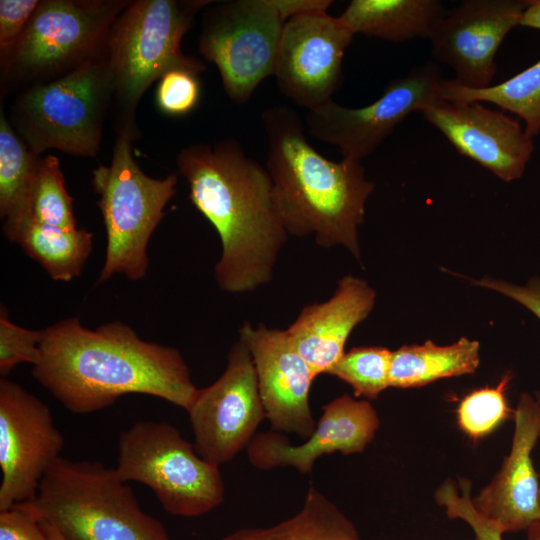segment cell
Here are the masks:
<instances>
[{
  "label": "cell",
  "instance_id": "obj_29",
  "mask_svg": "<svg viewBox=\"0 0 540 540\" xmlns=\"http://www.w3.org/2000/svg\"><path fill=\"white\" fill-rule=\"evenodd\" d=\"M511 376L505 374L496 387L475 390L461 401L457 413L461 429L473 438L494 430L509 415L505 390Z\"/></svg>",
  "mask_w": 540,
  "mask_h": 540
},
{
  "label": "cell",
  "instance_id": "obj_10",
  "mask_svg": "<svg viewBox=\"0 0 540 540\" xmlns=\"http://www.w3.org/2000/svg\"><path fill=\"white\" fill-rule=\"evenodd\" d=\"M219 467L203 459L194 443L167 422L138 421L119 436L118 476L149 487L172 515L197 517L223 503Z\"/></svg>",
  "mask_w": 540,
  "mask_h": 540
},
{
  "label": "cell",
  "instance_id": "obj_5",
  "mask_svg": "<svg viewBox=\"0 0 540 540\" xmlns=\"http://www.w3.org/2000/svg\"><path fill=\"white\" fill-rule=\"evenodd\" d=\"M29 501L39 521L66 540H171L115 468L98 461L60 457Z\"/></svg>",
  "mask_w": 540,
  "mask_h": 540
},
{
  "label": "cell",
  "instance_id": "obj_15",
  "mask_svg": "<svg viewBox=\"0 0 540 540\" xmlns=\"http://www.w3.org/2000/svg\"><path fill=\"white\" fill-rule=\"evenodd\" d=\"M527 0H465L436 23L429 40L432 54L467 88L492 85L496 53L507 34L520 26Z\"/></svg>",
  "mask_w": 540,
  "mask_h": 540
},
{
  "label": "cell",
  "instance_id": "obj_31",
  "mask_svg": "<svg viewBox=\"0 0 540 540\" xmlns=\"http://www.w3.org/2000/svg\"><path fill=\"white\" fill-rule=\"evenodd\" d=\"M460 490L459 493L455 483L449 479L436 490V501L445 508L447 516L465 521L474 531L476 540H502L503 531L500 527L474 507L470 496V481L461 479Z\"/></svg>",
  "mask_w": 540,
  "mask_h": 540
},
{
  "label": "cell",
  "instance_id": "obj_6",
  "mask_svg": "<svg viewBox=\"0 0 540 540\" xmlns=\"http://www.w3.org/2000/svg\"><path fill=\"white\" fill-rule=\"evenodd\" d=\"M112 96L113 79L104 52L52 81L18 93L8 120L36 156L57 149L95 157Z\"/></svg>",
  "mask_w": 540,
  "mask_h": 540
},
{
  "label": "cell",
  "instance_id": "obj_26",
  "mask_svg": "<svg viewBox=\"0 0 540 540\" xmlns=\"http://www.w3.org/2000/svg\"><path fill=\"white\" fill-rule=\"evenodd\" d=\"M440 96L450 102L492 103L520 118L532 138L540 133V59L508 80L481 89L443 79Z\"/></svg>",
  "mask_w": 540,
  "mask_h": 540
},
{
  "label": "cell",
  "instance_id": "obj_32",
  "mask_svg": "<svg viewBox=\"0 0 540 540\" xmlns=\"http://www.w3.org/2000/svg\"><path fill=\"white\" fill-rule=\"evenodd\" d=\"M42 330L18 326L8 318L5 308L0 313V374L6 377L20 363L35 365L40 359Z\"/></svg>",
  "mask_w": 540,
  "mask_h": 540
},
{
  "label": "cell",
  "instance_id": "obj_1",
  "mask_svg": "<svg viewBox=\"0 0 540 540\" xmlns=\"http://www.w3.org/2000/svg\"><path fill=\"white\" fill-rule=\"evenodd\" d=\"M32 376L75 414L103 410L133 393L188 411L199 390L176 348L143 340L119 321L90 330L78 317L42 330Z\"/></svg>",
  "mask_w": 540,
  "mask_h": 540
},
{
  "label": "cell",
  "instance_id": "obj_14",
  "mask_svg": "<svg viewBox=\"0 0 540 540\" xmlns=\"http://www.w3.org/2000/svg\"><path fill=\"white\" fill-rule=\"evenodd\" d=\"M354 36L339 17L326 11L289 18L274 72L280 92L308 111L333 100L343 84L342 62Z\"/></svg>",
  "mask_w": 540,
  "mask_h": 540
},
{
  "label": "cell",
  "instance_id": "obj_19",
  "mask_svg": "<svg viewBox=\"0 0 540 540\" xmlns=\"http://www.w3.org/2000/svg\"><path fill=\"white\" fill-rule=\"evenodd\" d=\"M514 419L509 455L493 480L472 498L479 513L503 533L527 530L540 521V484L531 459L540 436V410L533 396L520 395Z\"/></svg>",
  "mask_w": 540,
  "mask_h": 540
},
{
  "label": "cell",
  "instance_id": "obj_17",
  "mask_svg": "<svg viewBox=\"0 0 540 540\" xmlns=\"http://www.w3.org/2000/svg\"><path fill=\"white\" fill-rule=\"evenodd\" d=\"M239 339L250 351L260 397L272 428L307 439L316 428L309 404L316 376L287 331L244 323Z\"/></svg>",
  "mask_w": 540,
  "mask_h": 540
},
{
  "label": "cell",
  "instance_id": "obj_3",
  "mask_svg": "<svg viewBox=\"0 0 540 540\" xmlns=\"http://www.w3.org/2000/svg\"><path fill=\"white\" fill-rule=\"evenodd\" d=\"M267 139L266 168L278 214L288 234L313 235L323 248L345 247L360 260L358 227L374 182L360 161H332L307 140L305 122L289 106L261 114Z\"/></svg>",
  "mask_w": 540,
  "mask_h": 540
},
{
  "label": "cell",
  "instance_id": "obj_4",
  "mask_svg": "<svg viewBox=\"0 0 540 540\" xmlns=\"http://www.w3.org/2000/svg\"><path fill=\"white\" fill-rule=\"evenodd\" d=\"M212 0H134L114 21L105 54L113 79L110 114L116 136L136 140L140 130L136 109L154 81L174 68L199 74L206 70L199 59L185 55L181 41L196 15Z\"/></svg>",
  "mask_w": 540,
  "mask_h": 540
},
{
  "label": "cell",
  "instance_id": "obj_38",
  "mask_svg": "<svg viewBox=\"0 0 540 540\" xmlns=\"http://www.w3.org/2000/svg\"><path fill=\"white\" fill-rule=\"evenodd\" d=\"M527 540H540V521L535 522L527 529Z\"/></svg>",
  "mask_w": 540,
  "mask_h": 540
},
{
  "label": "cell",
  "instance_id": "obj_7",
  "mask_svg": "<svg viewBox=\"0 0 540 540\" xmlns=\"http://www.w3.org/2000/svg\"><path fill=\"white\" fill-rule=\"evenodd\" d=\"M133 141L126 135L116 136L111 163L99 164L92 172L107 241L97 284L114 274L132 281L146 275L149 240L176 192L177 174L159 179L142 171L133 155Z\"/></svg>",
  "mask_w": 540,
  "mask_h": 540
},
{
  "label": "cell",
  "instance_id": "obj_33",
  "mask_svg": "<svg viewBox=\"0 0 540 540\" xmlns=\"http://www.w3.org/2000/svg\"><path fill=\"white\" fill-rule=\"evenodd\" d=\"M38 0L0 1V63L4 62L23 34Z\"/></svg>",
  "mask_w": 540,
  "mask_h": 540
},
{
  "label": "cell",
  "instance_id": "obj_8",
  "mask_svg": "<svg viewBox=\"0 0 540 540\" xmlns=\"http://www.w3.org/2000/svg\"><path fill=\"white\" fill-rule=\"evenodd\" d=\"M126 0H41L8 58L1 95L49 82L105 52Z\"/></svg>",
  "mask_w": 540,
  "mask_h": 540
},
{
  "label": "cell",
  "instance_id": "obj_28",
  "mask_svg": "<svg viewBox=\"0 0 540 540\" xmlns=\"http://www.w3.org/2000/svg\"><path fill=\"white\" fill-rule=\"evenodd\" d=\"M392 351L384 347H356L345 352L328 374L350 385L355 396L377 399L390 387Z\"/></svg>",
  "mask_w": 540,
  "mask_h": 540
},
{
  "label": "cell",
  "instance_id": "obj_37",
  "mask_svg": "<svg viewBox=\"0 0 540 540\" xmlns=\"http://www.w3.org/2000/svg\"><path fill=\"white\" fill-rule=\"evenodd\" d=\"M40 524L49 540H66L63 535L53 526L41 522Z\"/></svg>",
  "mask_w": 540,
  "mask_h": 540
},
{
  "label": "cell",
  "instance_id": "obj_34",
  "mask_svg": "<svg viewBox=\"0 0 540 540\" xmlns=\"http://www.w3.org/2000/svg\"><path fill=\"white\" fill-rule=\"evenodd\" d=\"M0 540H49L29 500L0 511Z\"/></svg>",
  "mask_w": 540,
  "mask_h": 540
},
{
  "label": "cell",
  "instance_id": "obj_39",
  "mask_svg": "<svg viewBox=\"0 0 540 540\" xmlns=\"http://www.w3.org/2000/svg\"><path fill=\"white\" fill-rule=\"evenodd\" d=\"M539 504H540V488H539Z\"/></svg>",
  "mask_w": 540,
  "mask_h": 540
},
{
  "label": "cell",
  "instance_id": "obj_9",
  "mask_svg": "<svg viewBox=\"0 0 540 540\" xmlns=\"http://www.w3.org/2000/svg\"><path fill=\"white\" fill-rule=\"evenodd\" d=\"M310 6L308 0H232L203 10L198 50L216 65L231 101L248 102L274 76L286 21Z\"/></svg>",
  "mask_w": 540,
  "mask_h": 540
},
{
  "label": "cell",
  "instance_id": "obj_30",
  "mask_svg": "<svg viewBox=\"0 0 540 540\" xmlns=\"http://www.w3.org/2000/svg\"><path fill=\"white\" fill-rule=\"evenodd\" d=\"M201 98L199 73L187 68H174L158 80L156 105L165 115L182 117L191 113Z\"/></svg>",
  "mask_w": 540,
  "mask_h": 540
},
{
  "label": "cell",
  "instance_id": "obj_24",
  "mask_svg": "<svg viewBox=\"0 0 540 540\" xmlns=\"http://www.w3.org/2000/svg\"><path fill=\"white\" fill-rule=\"evenodd\" d=\"M40 156L31 152L0 109V216L10 241L31 217V191Z\"/></svg>",
  "mask_w": 540,
  "mask_h": 540
},
{
  "label": "cell",
  "instance_id": "obj_23",
  "mask_svg": "<svg viewBox=\"0 0 540 540\" xmlns=\"http://www.w3.org/2000/svg\"><path fill=\"white\" fill-rule=\"evenodd\" d=\"M25 253L55 281L79 277L92 251L93 234L84 228L61 229L29 217L13 235Z\"/></svg>",
  "mask_w": 540,
  "mask_h": 540
},
{
  "label": "cell",
  "instance_id": "obj_18",
  "mask_svg": "<svg viewBox=\"0 0 540 540\" xmlns=\"http://www.w3.org/2000/svg\"><path fill=\"white\" fill-rule=\"evenodd\" d=\"M313 433L300 445H291L277 431L255 434L246 447L250 464L261 470L292 466L311 473L315 461L336 451L344 455L362 452L372 441L380 421L367 400L344 394L322 407Z\"/></svg>",
  "mask_w": 540,
  "mask_h": 540
},
{
  "label": "cell",
  "instance_id": "obj_12",
  "mask_svg": "<svg viewBox=\"0 0 540 540\" xmlns=\"http://www.w3.org/2000/svg\"><path fill=\"white\" fill-rule=\"evenodd\" d=\"M187 412L195 450L206 461L220 466L248 446L266 413L255 366L242 340L230 348L221 376L198 390Z\"/></svg>",
  "mask_w": 540,
  "mask_h": 540
},
{
  "label": "cell",
  "instance_id": "obj_25",
  "mask_svg": "<svg viewBox=\"0 0 540 540\" xmlns=\"http://www.w3.org/2000/svg\"><path fill=\"white\" fill-rule=\"evenodd\" d=\"M220 540H361L354 524L314 486L292 517L265 528H241Z\"/></svg>",
  "mask_w": 540,
  "mask_h": 540
},
{
  "label": "cell",
  "instance_id": "obj_11",
  "mask_svg": "<svg viewBox=\"0 0 540 540\" xmlns=\"http://www.w3.org/2000/svg\"><path fill=\"white\" fill-rule=\"evenodd\" d=\"M443 79L433 62L389 82L371 104L349 108L331 100L307 112V132L336 146L345 159L361 161L372 154L409 114L421 112L441 99Z\"/></svg>",
  "mask_w": 540,
  "mask_h": 540
},
{
  "label": "cell",
  "instance_id": "obj_35",
  "mask_svg": "<svg viewBox=\"0 0 540 540\" xmlns=\"http://www.w3.org/2000/svg\"><path fill=\"white\" fill-rule=\"evenodd\" d=\"M478 286L495 290L510 297L531 311L540 319V278L534 277L525 286H518L489 277L473 281ZM535 400L540 410V391L535 392Z\"/></svg>",
  "mask_w": 540,
  "mask_h": 540
},
{
  "label": "cell",
  "instance_id": "obj_13",
  "mask_svg": "<svg viewBox=\"0 0 540 540\" xmlns=\"http://www.w3.org/2000/svg\"><path fill=\"white\" fill-rule=\"evenodd\" d=\"M64 437L48 406L15 381L0 380V511L33 500L61 457Z\"/></svg>",
  "mask_w": 540,
  "mask_h": 540
},
{
  "label": "cell",
  "instance_id": "obj_22",
  "mask_svg": "<svg viewBox=\"0 0 540 540\" xmlns=\"http://www.w3.org/2000/svg\"><path fill=\"white\" fill-rule=\"evenodd\" d=\"M480 344L465 337L448 346L432 341L392 351L390 387H420L441 378L472 374L479 362Z\"/></svg>",
  "mask_w": 540,
  "mask_h": 540
},
{
  "label": "cell",
  "instance_id": "obj_36",
  "mask_svg": "<svg viewBox=\"0 0 540 540\" xmlns=\"http://www.w3.org/2000/svg\"><path fill=\"white\" fill-rule=\"evenodd\" d=\"M528 6L525 9L520 26L540 30V0H527Z\"/></svg>",
  "mask_w": 540,
  "mask_h": 540
},
{
  "label": "cell",
  "instance_id": "obj_27",
  "mask_svg": "<svg viewBox=\"0 0 540 540\" xmlns=\"http://www.w3.org/2000/svg\"><path fill=\"white\" fill-rule=\"evenodd\" d=\"M31 217L61 229H76L73 199L68 194L60 161L54 155L39 157L31 191Z\"/></svg>",
  "mask_w": 540,
  "mask_h": 540
},
{
  "label": "cell",
  "instance_id": "obj_20",
  "mask_svg": "<svg viewBox=\"0 0 540 540\" xmlns=\"http://www.w3.org/2000/svg\"><path fill=\"white\" fill-rule=\"evenodd\" d=\"M375 299L365 280L346 275L330 299L301 310L286 331L315 376L328 374L345 353L349 335L370 314Z\"/></svg>",
  "mask_w": 540,
  "mask_h": 540
},
{
  "label": "cell",
  "instance_id": "obj_21",
  "mask_svg": "<svg viewBox=\"0 0 540 540\" xmlns=\"http://www.w3.org/2000/svg\"><path fill=\"white\" fill-rule=\"evenodd\" d=\"M446 13L438 0H352L338 17L355 35L404 42L428 39Z\"/></svg>",
  "mask_w": 540,
  "mask_h": 540
},
{
  "label": "cell",
  "instance_id": "obj_16",
  "mask_svg": "<svg viewBox=\"0 0 540 540\" xmlns=\"http://www.w3.org/2000/svg\"><path fill=\"white\" fill-rule=\"evenodd\" d=\"M422 116L462 155L501 180L519 179L533 154L534 142L521 122L480 102L438 100Z\"/></svg>",
  "mask_w": 540,
  "mask_h": 540
},
{
  "label": "cell",
  "instance_id": "obj_2",
  "mask_svg": "<svg viewBox=\"0 0 540 540\" xmlns=\"http://www.w3.org/2000/svg\"><path fill=\"white\" fill-rule=\"evenodd\" d=\"M176 165L192 204L219 235L221 256L214 269L219 288L243 293L269 283L289 234L267 168L232 138L187 146Z\"/></svg>",
  "mask_w": 540,
  "mask_h": 540
}]
</instances>
